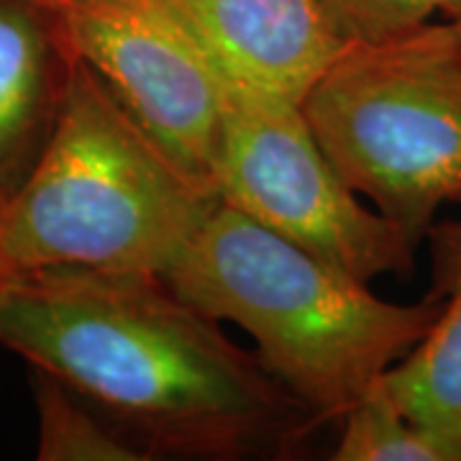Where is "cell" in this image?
Returning a JSON list of instances; mask_svg holds the SVG:
<instances>
[{
    "label": "cell",
    "instance_id": "7a4b0ae2",
    "mask_svg": "<svg viewBox=\"0 0 461 461\" xmlns=\"http://www.w3.org/2000/svg\"><path fill=\"white\" fill-rule=\"evenodd\" d=\"M162 277L203 315L247 330L267 375L315 423L341 420L441 311L436 293L382 300L223 200Z\"/></svg>",
    "mask_w": 461,
    "mask_h": 461
},
{
    "label": "cell",
    "instance_id": "9c48e42d",
    "mask_svg": "<svg viewBox=\"0 0 461 461\" xmlns=\"http://www.w3.org/2000/svg\"><path fill=\"white\" fill-rule=\"evenodd\" d=\"M441 311L426 336L384 372L377 387L461 461V221L430 229Z\"/></svg>",
    "mask_w": 461,
    "mask_h": 461
},
{
    "label": "cell",
    "instance_id": "30bf717a",
    "mask_svg": "<svg viewBox=\"0 0 461 461\" xmlns=\"http://www.w3.org/2000/svg\"><path fill=\"white\" fill-rule=\"evenodd\" d=\"M33 397L39 412V461H149L144 446L133 441L111 418L90 411L77 393L57 377L36 369Z\"/></svg>",
    "mask_w": 461,
    "mask_h": 461
},
{
    "label": "cell",
    "instance_id": "9a60e30c",
    "mask_svg": "<svg viewBox=\"0 0 461 461\" xmlns=\"http://www.w3.org/2000/svg\"><path fill=\"white\" fill-rule=\"evenodd\" d=\"M446 18H448V21L454 23V29H456V32H459V36H461V8H456L454 14H448Z\"/></svg>",
    "mask_w": 461,
    "mask_h": 461
},
{
    "label": "cell",
    "instance_id": "277c9868",
    "mask_svg": "<svg viewBox=\"0 0 461 461\" xmlns=\"http://www.w3.org/2000/svg\"><path fill=\"white\" fill-rule=\"evenodd\" d=\"M300 111L346 185L418 239L461 203V36L448 18L348 41Z\"/></svg>",
    "mask_w": 461,
    "mask_h": 461
},
{
    "label": "cell",
    "instance_id": "6da1fadb",
    "mask_svg": "<svg viewBox=\"0 0 461 461\" xmlns=\"http://www.w3.org/2000/svg\"><path fill=\"white\" fill-rule=\"evenodd\" d=\"M0 344L95 405L154 459L264 456L315 423L257 354L162 275L14 272L0 285Z\"/></svg>",
    "mask_w": 461,
    "mask_h": 461
},
{
    "label": "cell",
    "instance_id": "3957f363",
    "mask_svg": "<svg viewBox=\"0 0 461 461\" xmlns=\"http://www.w3.org/2000/svg\"><path fill=\"white\" fill-rule=\"evenodd\" d=\"M218 203L213 182L182 167L72 54L50 141L5 203L0 251L11 275H165Z\"/></svg>",
    "mask_w": 461,
    "mask_h": 461
},
{
    "label": "cell",
    "instance_id": "8992f818",
    "mask_svg": "<svg viewBox=\"0 0 461 461\" xmlns=\"http://www.w3.org/2000/svg\"><path fill=\"white\" fill-rule=\"evenodd\" d=\"M67 47L190 172L215 185L226 87L195 33L167 0L57 8Z\"/></svg>",
    "mask_w": 461,
    "mask_h": 461
},
{
    "label": "cell",
    "instance_id": "ba28073f",
    "mask_svg": "<svg viewBox=\"0 0 461 461\" xmlns=\"http://www.w3.org/2000/svg\"><path fill=\"white\" fill-rule=\"evenodd\" d=\"M69 65L51 0H0V190L8 198L50 141Z\"/></svg>",
    "mask_w": 461,
    "mask_h": 461
},
{
    "label": "cell",
    "instance_id": "8fae6325",
    "mask_svg": "<svg viewBox=\"0 0 461 461\" xmlns=\"http://www.w3.org/2000/svg\"><path fill=\"white\" fill-rule=\"evenodd\" d=\"M341 423L333 461H448L438 438L411 420L377 384Z\"/></svg>",
    "mask_w": 461,
    "mask_h": 461
},
{
    "label": "cell",
    "instance_id": "5bb4252c",
    "mask_svg": "<svg viewBox=\"0 0 461 461\" xmlns=\"http://www.w3.org/2000/svg\"><path fill=\"white\" fill-rule=\"evenodd\" d=\"M57 8H69V5H87V3H103V0H51Z\"/></svg>",
    "mask_w": 461,
    "mask_h": 461
},
{
    "label": "cell",
    "instance_id": "52a82bcc",
    "mask_svg": "<svg viewBox=\"0 0 461 461\" xmlns=\"http://www.w3.org/2000/svg\"><path fill=\"white\" fill-rule=\"evenodd\" d=\"M223 80L300 105L348 41L323 0H167Z\"/></svg>",
    "mask_w": 461,
    "mask_h": 461
},
{
    "label": "cell",
    "instance_id": "5b68a950",
    "mask_svg": "<svg viewBox=\"0 0 461 461\" xmlns=\"http://www.w3.org/2000/svg\"><path fill=\"white\" fill-rule=\"evenodd\" d=\"M223 87L215 162L223 203L357 280L412 269L420 239L364 205L330 165L300 105L229 80Z\"/></svg>",
    "mask_w": 461,
    "mask_h": 461
},
{
    "label": "cell",
    "instance_id": "4fadbf2b",
    "mask_svg": "<svg viewBox=\"0 0 461 461\" xmlns=\"http://www.w3.org/2000/svg\"><path fill=\"white\" fill-rule=\"evenodd\" d=\"M5 203H8V195L0 190V221H3V211H5ZM5 277H11L8 267H5V259H3V251H0V285L5 282Z\"/></svg>",
    "mask_w": 461,
    "mask_h": 461
},
{
    "label": "cell",
    "instance_id": "7c38bea8",
    "mask_svg": "<svg viewBox=\"0 0 461 461\" xmlns=\"http://www.w3.org/2000/svg\"><path fill=\"white\" fill-rule=\"evenodd\" d=\"M344 41H375L411 32L461 8V0H323Z\"/></svg>",
    "mask_w": 461,
    "mask_h": 461
}]
</instances>
